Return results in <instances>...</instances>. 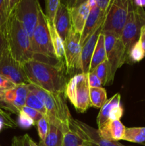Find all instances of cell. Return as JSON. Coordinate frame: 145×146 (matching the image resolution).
Here are the masks:
<instances>
[{
  "instance_id": "6da1fadb",
  "label": "cell",
  "mask_w": 145,
  "mask_h": 146,
  "mask_svg": "<svg viewBox=\"0 0 145 146\" xmlns=\"http://www.w3.org/2000/svg\"><path fill=\"white\" fill-rule=\"evenodd\" d=\"M23 66L31 84L51 93H64L68 82L63 63L50 64L33 58Z\"/></svg>"
},
{
  "instance_id": "7a4b0ae2",
  "label": "cell",
  "mask_w": 145,
  "mask_h": 146,
  "mask_svg": "<svg viewBox=\"0 0 145 146\" xmlns=\"http://www.w3.org/2000/svg\"><path fill=\"white\" fill-rule=\"evenodd\" d=\"M2 32L7 41L9 51L16 61L24 64L34 58V54L29 36L16 17L13 10Z\"/></svg>"
},
{
  "instance_id": "3957f363",
  "label": "cell",
  "mask_w": 145,
  "mask_h": 146,
  "mask_svg": "<svg viewBox=\"0 0 145 146\" xmlns=\"http://www.w3.org/2000/svg\"><path fill=\"white\" fill-rule=\"evenodd\" d=\"M28 90L35 94L44 104L46 109L48 122H58L62 125L63 130L70 128L69 121L72 116L65 103L63 93H51L37 86L30 84Z\"/></svg>"
},
{
  "instance_id": "277c9868",
  "label": "cell",
  "mask_w": 145,
  "mask_h": 146,
  "mask_svg": "<svg viewBox=\"0 0 145 146\" xmlns=\"http://www.w3.org/2000/svg\"><path fill=\"white\" fill-rule=\"evenodd\" d=\"M31 45L34 59L54 64L63 62L55 56L48 21L41 6L38 10V24L31 39Z\"/></svg>"
},
{
  "instance_id": "5b68a950",
  "label": "cell",
  "mask_w": 145,
  "mask_h": 146,
  "mask_svg": "<svg viewBox=\"0 0 145 146\" xmlns=\"http://www.w3.org/2000/svg\"><path fill=\"white\" fill-rule=\"evenodd\" d=\"M144 26H145V11L143 8L134 4L132 0H129L127 19L120 36L127 56L126 64L130 49L139 40L141 29Z\"/></svg>"
},
{
  "instance_id": "8992f818",
  "label": "cell",
  "mask_w": 145,
  "mask_h": 146,
  "mask_svg": "<svg viewBox=\"0 0 145 146\" xmlns=\"http://www.w3.org/2000/svg\"><path fill=\"white\" fill-rule=\"evenodd\" d=\"M80 36L72 27L64 41L65 71L66 75L71 76V78L82 74L81 61L82 46L80 44Z\"/></svg>"
},
{
  "instance_id": "52a82bcc",
  "label": "cell",
  "mask_w": 145,
  "mask_h": 146,
  "mask_svg": "<svg viewBox=\"0 0 145 146\" xmlns=\"http://www.w3.org/2000/svg\"><path fill=\"white\" fill-rule=\"evenodd\" d=\"M129 0H112L107 11L102 31H109L120 37L129 13Z\"/></svg>"
},
{
  "instance_id": "ba28073f",
  "label": "cell",
  "mask_w": 145,
  "mask_h": 146,
  "mask_svg": "<svg viewBox=\"0 0 145 146\" xmlns=\"http://www.w3.org/2000/svg\"><path fill=\"white\" fill-rule=\"evenodd\" d=\"M39 7V2L36 0H18L13 9L30 40L38 24Z\"/></svg>"
},
{
  "instance_id": "9c48e42d",
  "label": "cell",
  "mask_w": 145,
  "mask_h": 146,
  "mask_svg": "<svg viewBox=\"0 0 145 146\" xmlns=\"http://www.w3.org/2000/svg\"><path fill=\"white\" fill-rule=\"evenodd\" d=\"M105 38V47L107 60L110 66L111 76L114 81L115 73L118 68L127 62L125 47L120 39L115 34L109 31H102Z\"/></svg>"
},
{
  "instance_id": "30bf717a",
  "label": "cell",
  "mask_w": 145,
  "mask_h": 146,
  "mask_svg": "<svg viewBox=\"0 0 145 146\" xmlns=\"http://www.w3.org/2000/svg\"><path fill=\"white\" fill-rule=\"evenodd\" d=\"M70 128L91 146H125L117 141H109L101 136L99 131L85 123L71 117L69 121Z\"/></svg>"
},
{
  "instance_id": "8fae6325",
  "label": "cell",
  "mask_w": 145,
  "mask_h": 146,
  "mask_svg": "<svg viewBox=\"0 0 145 146\" xmlns=\"http://www.w3.org/2000/svg\"><path fill=\"white\" fill-rule=\"evenodd\" d=\"M0 74L15 85H28L31 84L24 71L23 64L11 56L9 49L0 61Z\"/></svg>"
},
{
  "instance_id": "7c38bea8",
  "label": "cell",
  "mask_w": 145,
  "mask_h": 146,
  "mask_svg": "<svg viewBox=\"0 0 145 146\" xmlns=\"http://www.w3.org/2000/svg\"><path fill=\"white\" fill-rule=\"evenodd\" d=\"M28 91V85H16L14 88L5 91L1 102L5 105L7 109L18 114L21 112V108L26 106Z\"/></svg>"
},
{
  "instance_id": "4fadbf2b",
  "label": "cell",
  "mask_w": 145,
  "mask_h": 146,
  "mask_svg": "<svg viewBox=\"0 0 145 146\" xmlns=\"http://www.w3.org/2000/svg\"><path fill=\"white\" fill-rule=\"evenodd\" d=\"M70 9L72 27L77 33L81 35L90 9L87 1H65Z\"/></svg>"
},
{
  "instance_id": "5bb4252c",
  "label": "cell",
  "mask_w": 145,
  "mask_h": 146,
  "mask_svg": "<svg viewBox=\"0 0 145 146\" xmlns=\"http://www.w3.org/2000/svg\"><path fill=\"white\" fill-rule=\"evenodd\" d=\"M107 11H101L97 6L90 9L83 31L80 36V44L81 46L82 47L84 43L88 39V37L90 36L98 28L103 24L106 17Z\"/></svg>"
},
{
  "instance_id": "9a60e30c",
  "label": "cell",
  "mask_w": 145,
  "mask_h": 146,
  "mask_svg": "<svg viewBox=\"0 0 145 146\" xmlns=\"http://www.w3.org/2000/svg\"><path fill=\"white\" fill-rule=\"evenodd\" d=\"M76 76V107L80 113H84L90 106V86L88 84V74H80Z\"/></svg>"
},
{
  "instance_id": "2e32d148",
  "label": "cell",
  "mask_w": 145,
  "mask_h": 146,
  "mask_svg": "<svg viewBox=\"0 0 145 146\" xmlns=\"http://www.w3.org/2000/svg\"><path fill=\"white\" fill-rule=\"evenodd\" d=\"M54 23L57 33L64 41L72 27L70 9L65 1H60Z\"/></svg>"
},
{
  "instance_id": "e0dca14e",
  "label": "cell",
  "mask_w": 145,
  "mask_h": 146,
  "mask_svg": "<svg viewBox=\"0 0 145 146\" xmlns=\"http://www.w3.org/2000/svg\"><path fill=\"white\" fill-rule=\"evenodd\" d=\"M102 26L103 24L100 28H98L90 36L88 37L82 47L81 61H82V73L84 74H88L92 54L95 51L98 37L102 31Z\"/></svg>"
},
{
  "instance_id": "ac0fdd59",
  "label": "cell",
  "mask_w": 145,
  "mask_h": 146,
  "mask_svg": "<svg viewBox=\"0 0 145 146\" xmlns=\"http://www.w3.org/2000/svg\"><path fill=\"white\" fill-rule=\"evenodd\" d=\"M125 126L119 120H108L100 128H98L101 136L109 141H117L122 140L125 133Z\"/></svg>"
},
{
  "instance_id": "d6986e66",
  "label": "cell",
  "mask_w": 145,
  "mask_h": 146,
  "mask_svg": "<svg viewBox=\"0 0 145 146\" xmlns=\"http://www.w3.org/2000/svg\"><path fill=\"white\" fill-rule=\"evenodd\" d=\"M63 130L58 122H49V129L46 138L40 141L39 146H63Z\"/></svg>"
},
{
  "instance_id": "ffe728a7",
  "label": "cell",
  "mask_w": 145,
  "mask_h": 146,
  "mask_svg": "<svg viewBox=\"0 0 145 146\" xmlns=\"http://www.w3.org/2000/svg\"><path fill=\"white\" fill-rule=\"evenodd\" d=\"M120 101V94L117 93L112 98L108 99L105 102V104L102 106L100 111L99 114L97 117V124L98 125V128H100L105 123H106L109 120V115L112 109L115 108V107L121 105Z\"/></svg>"
},
{
  "instance_id": "44dd1931",
  "label": "cell",
  "mask_w": 145,
  "mask_h": 146,
  "mask_svg": "<svg viewBox=\"0 0 145 146\" xmlns=\"http://www.w3.org/2000/svg\"><path fill=\"white\" fill-rule=\"evenodd\" d=\"M106 60L107 56L105 47V38H104V34L101 32L99 37H98V42H97L95 51H94L93 54H92L88 73L92 72V71H95V68L100 64L103 63Z\"/></svg>"
},
{
  "instance_id": "7402d4cb",
  "label": "cell",
  "mask_w": 145,
  "mask_h": 146,
  "mask_svg": "<svg viewBox=\"0 0 145 146\" xmlns=\"http://www.w3.org/2000/svg\"><path fill=\"white\" fill-rule=\"evenodd\" d=\"M48 28H49L50 34H51V39H52L53 46L54 51H55V56L58 61H63V59L65 58V50H64V41L60 37L55 29V24H49L48 23Z\"/></svg>"
},
{
  "instance_id": "603a6c76",
  "label": "cell",
  "mask_w": 145,
  "mask_h": 146,
  "mask_svg": "<svg viewBox=\"0 0 145 146\" xmlns=\"http://www.w3.org/2000/svg\"><path fill=\"white\" fill-rule=\"evenodd\" d=\"M122 140L136 143H144L145 142V127H125Z\"/></svg>"
},
{
  "instance_id": "cb8c5ba5",
  "label": "cell",
  "mask_w": 145,
  "mask_h": 146,
  "mask_svg": "<svg viewBox=\"0 0 145 146\" xmlns=\"http://www.w3.org/2000/svg\"><path fill=\"white\" fill-rule=\"evenodd\" d=\"M90 106L95 108H102L107 101V91L102 87L90 88Z\"/></svg>"
},
{
  "instance_id": "d4e9b609",
  "label": "cell",
  "mask_w": 145,
  "mask_h": 146,
  "mask_svg": "<svg viewBox=\"0 0 145 146\" xmlns=\"http://www.w3.org/2000/svg\"><path fill=\"white\" fill-rule=\"evenodd\" d=\"M18 0H0V31H2L9 17Z\"/></svg>"
},
{
  "instance_id": "484cf974",
  "label": "cell",
  "mask_w": 145,
  "mask_h": 146,
  "mask_svg": "<svg viewBox=\"0 0 145 146\" xmlns=\"http://www.w3.org/2000/svg\"><path fill=\"white\" fill-rule=\"evenodd\" d=\"M97 76L98 77L102 83V86L110 85L113 83L112 76H111L110 66L107 60L100 64L94 71Z\"/></svg>"
},
{
  "instance_id": "4316f807",
  "label": "cell",
  "mask_w": 145,
  "mask_h": 146,
  "mask_svg": "<svg viewBox=\"0 0 145 146\" xmlns=\"http://www.w3.org/2000/svg\"><path fill=\"white\" fill-rule=\"evenodd\" d=\"M26 106L38 111L44 116L46 115L47 111L44 104L38 98V97L31 91H28V95H27L26 100Z\"/></svg>"
},
{
  "instance_id": "83f0119b",
  "label": "cell",
  "mask_w": 145,
  "mask_h": 146,
  "mask_svg": "<svg viewBox=\"0 0 145 146\" xmlns=\"http://www.w3.org/2000/svg\"><path fill=\"white\" fill-rule=\"evenodd\" d=\"M83 143V140L71 128L63 131V146H82Z\"/></svg>"
},
{
  "instance_id": "f1b7e54d",
  "label": "cell",
  "mask_w": 145,
  "mask_h": 146,
  "mask_svg": "<svg viewBox=\"0 0 145 146\" xmlns=\"http://www.w3.org/2000/svg\"><path fill=\"white\" fill-rule=\"evenodd\" d=\"M145 57V53L142 48L139 41L135 43L130 49L128 56L127 63V64H132L134 63H138L142 61Z\"/></svg>"
},
{
  "instance_id": "f546056e",
  "label": "cell",
  "mask_w": 145,
  "mask_h": 146,
  "mask_svg": "<svg viewBox=\"0 0 145 146\" xmlns=\"http://www.w3.org/2000/svg\"><path fill=\"white\" fill-rule=\"evenodd\" d=\"M60 1L58 0H46L45 1V17L49 24H55V18Z\"/></svg>"
},
{
  "instance_id": "4dcf8cb0",
  "label": "cell",
  "mask_w": 145,
  "mask_h": 146,
  "mask_svg": "<svg viewBox=\"0 0 145 146\" xmlns=\"http://www.w3.org/2000/svg\"><path fill=\"white\" fill-rule=\"evenodd\" d=\"M76 76H74L68 81L64 91L66 97L75 108L76 107Z\"/></svg>"
},
{
  "instance_id": "1f68e13d",
  "label": "cell",
  "mask_w": 145,
  "mask_h": 146,
  "mask_svg": "<svg viewBox=\"0 0 145 146\" xmlns=\"http://www.w3.org/2000/svg\"><path fill=\"white\" fill-rule=\"evenodd\" d=\"M37 130H38V136L40 138V141H43L46 138L49 129V122L45 116L41 118L36 123Z\"/></svg>"
},
{
  "instance_id": "d6a6232c",
  "label": "cell",
  "mask_w": 145,
  "mask_h": 146,
  "mask_svg": "<svg viewBox=\"0 0 145 146\" xmlns=\"http://www.w3.org/2000/svg\"><path fill=\"white\" fill-rule=\"evenodd\" d=\"M18 124L20 127L23 128H28L36 125L35 122L28 115H27L21 111L18 113Z\"/></svg>"
},
{
  "instance_id": "836d02e7",
  "label": "cell",
  "mask_w": 145,
  "mask_h": 146,
  "mask_svg": "<svg viewBox=\"0 0 145 146\" xmlns=\"http://www.w3.org/2000/svg\"><path fill=\"white\" fill-rule=\"evenodd\" d=\"M21 111L24 112V113L26 114L27 115L30 117L33 121L35 122V123L36 124V123L41 119V118L44 116V115L39 113L38 111H36V110L33 109V108H30V107L26 106H24L22 108H21Z\"/></svg>"
},
{
  "instance_id": "e575fe53",
  "label": "cell",
  "mask_w": 145,
  "mask_h": 146,
  "mask_svg": "<svg viewBox=\"0 0 145 146\" xmlns=\"http://www.w3.org/2000/svg\"><path fill=\"white\" fill-rule=\"evenodd\" d=\"M88 84H89L90 88H99L102 87V83L100 80L98 78L97 75L94 71L88 74Z\"/></svg>"
},
{
  "instance_id": "d590c367",
  "label": "cell",
  "mask_w": 145,
  "mask_h": 146,
  "mask_svg": "<svg viewBox=\"0 0 145 146\" xmlns=\"http://www.w3.org/2000/svg\"><path fill=\"white\" fill-rule=\"evenodd\" d=\"M28 136V134H25L22 136H14L11 141V146H29Z\"/></svg>"
},
{
  "instance_id": "8d00e7d4",
  "label": "cell",
  "mask_w": 145,
  "mask_h": 146,
  "mask_svg": "<svg viewBox=\"0 0 145 146\" xmlns=\"http://www.w3.org/2000/svg\"><path fill=\"white\" fill-rule=\"evenodd\" d=\"M123 107L122 106V105H119V106L115 107V108L112 109L110 114H109V120H111V121L119 120L122 118V115H123Z\"/></svg>"
},
{
  "instance_id": "74e56055",
  "label": "cell",
  "mask_w": 145,
  "mask_h": 146,
  "mask_svg": "<svg viewBox=\"0 0 145 146\" xmlns=\"http://www.w3.org/2000/svg\"><path fill=\"white\" fill-rule=\"evenodd\" d=\"M16 86V85L13 84L11 81L0 74V89L5 91L14 88Z\"/></svg>"
},
{
  "instance_id": "f35d334b",
  "label": "cell",
  "mask_w": 145,
  "mask_h": 146,
  "mask_svg": "<svg viewBox=\"0 0 145 146\" xmlns=\"http://www.w3.org/2000/svg\"><path fill=\"white\" fill-rule=\"evenodd\" d=\"M8 51L7 41L2 31H0V61L2 59L4 56Z\"/></svg>"
},
{
  "instance_id": "ab89813d",
  "label": "cell",
  "mask_w": 145,
  "mask_h": 146,
  "mask_svg": "<svg viewBox=\"0 0 145 146\" xmlns=\"http://www.w3.org/2000/svg\"><path fill=\"white\" fill-rule=\"evenodd\" d=\"M0 119H2L4 121L6 126L10 127V128H14V127L17 126V124L13 121L11 116L9 114H7V113H0Z\"/></svg>"
},
{
  "instance_id": "60d3db41",
  "label": "cell",
  "mask_w": 145,
  "mask_h": 146,
  "mask_svg": "<svg viewBox=\"0 0 145 146\" xmlns=\"http://www.w3.org/2000/svg\"><path fill=\"white\" fill-rule=\"evenodd\" d=\"M96 6L102 11H107L112 1L111 0H95Z\"/></svg>"
},
{
  "instance_id": "b9f144b4",
  "label": "cell",
  "mask_w": 145,
  "mask_h": 146,
  "mask_svg": "<svg viewBox=\"0 0 145 146\" xmlns=\"http://www.w3.org/2000/svg\"><path fill=\"white\" fill-rule=\"evenodd\" d=\"M139 42H140L141 45H142V48H143L144 51L145 53V26L142 27L141 29V33H140V37H139Z\"/></svg>"
},
{
  "instance_id": "7bdbcfd3",
  "label": "cell",
  "mask_w": 145,
  "mask_h": 146,
  "mask_svg": "<svg viewBox=\"0 0 145 146\" xmlns=\"http://www.w3.org/2000/svg\"><path fill=\"white\" fill-rule=\"evenodd\" d=\"M132 2L137 7L143 8L145 7V0H132Z\"/></svg>"
},
{
  "instance_id": "ee69618b",
  "label": "cell",
  "mask_w": 145,
  "mask_h": 146,
  "mask_svg": "<svg viewBox=\"0 0 145 146\" xmlns=\"http://www.w3.org/2000/svg\"><path fill=\"white\" fill-rule=\"evenodd\" d=\"M4 92H5V91L0 89V102H1V101H3V98H4ZM0 113H4L5 112H4V111L0 108Z\"/></svg>"
},
{
  "instance_id": "f6af8a7d",
  "label": "cell",
  "mask_w": 145,
  "mask_h": 146,
  "mask_svg": "<svg viewBox=\"0 0 145 146\" xmlns=\"http://www.w3.org/2000/svg\"><path fill=\"white\" fill-rule=\"evenodd\" d=\"M28 144H29V146H39L38 145H37L34 141L31 138V137L28 135Z\"/></svg>"
},
{
  "instance_id": "bcb514c9",
  "label": "cell",
  "mask_w": 145,
  "mask_h": 146,
  "mask_svg": "<svg viewBox=\"0 0 145 146\" xmlns=\"http://www.w3.org/2000/svg\"><path fill=\"white\" fill-rule=\"evenodd\" d=\"M4 126H6L5 123H4V121H3L2 119H0V131L2 130V128H4Z\"/></svg>"
},
{
  "instance_id": "7dc6e473",
  "label": "cell",
  "mask_w": 145,
  "mask_h": 146,
  "mask_svg": "<svg viewBox=\"0 0 145 146\" xmlns=\"http://www.w3.org/2000/svg\"><path fill=\"white\" fill-rule=\"evenodd\" d=\"M82 146H91V145H90L89 143H86V142H84L83 145H82Z\"/></svg>"
}]
</instances>
